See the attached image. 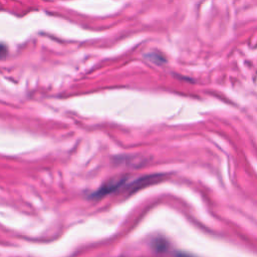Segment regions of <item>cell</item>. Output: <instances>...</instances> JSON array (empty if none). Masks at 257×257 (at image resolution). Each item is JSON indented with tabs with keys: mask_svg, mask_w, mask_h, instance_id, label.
<instances>
[]
</instances>
